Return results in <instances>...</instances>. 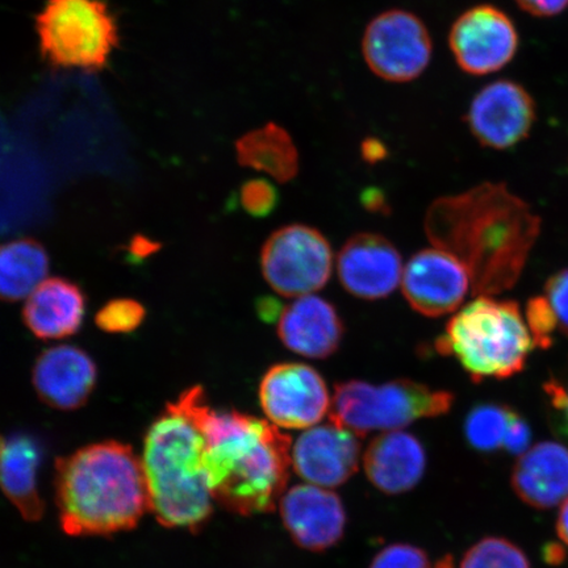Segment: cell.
I'll return each mask as SVG.
<instances>
[{"instance_id":"obj_1","label":"cell","mask_w":568,"mask_h":568,"mask_svg":"<svg viewBox=\"0 0 568 568\" xmlns=\"http://www.w3.org/2000/svg\"><path fill=\"white\" fill-rule=\"evenodd\" d=\"M539 229L536 213L503 183H483L438 199L425 216L426 236L465 266L479 296L515 286Z\"/></svg>"},{"instance_id":"obj_2","label":"cell","mask_w":568,"mask_h":568,"mask_svg":"<svg viewBox=\"0 0 568 568\" xmlns=\"http://www.w3.org/2000/svg\"><path fill=\"white\" fill-rule=\"evenodd\" d=\"M178 400L203 433V467L213 499L237 515L272 513L293 467L290 437L257 417L211 408L199 386Z\"/></svg>"},{"instance_id":"obj_3","label":"cell","mask_w":568,"mask_h":568,"mask_svg":"<svg viewBox=\"0 0 568 568\" xmlns=\"http://www.w3.org/2000/svg\"><path fill=\"white\" fill-rule=\"evenodd\" d=\"M54 488L61 528L73 537L131 530L151 510L141 458L119 442L91 444L57 460Z\"/></svg>"},{"instance_id":"obj_4","label":"cell","mask_w":568,"mask_h":568,"mask_svg":"<svg viewBox=\"0 0 568 568\" xmlns=\"http://www.w3.org/2000/svg\"><path fill=\"white\" fill-rule=\"evenodd\" d=\"M204 436L180 400L148 429L142 450L149 506L162 527L199 531L213 499L203 467Z\"/></svg>"},{"instance_id":"obj_5","label":"cell","mask_w":568,"mask_h":568,"mask_svg":"<svg viewBox=\"0 0 568 568\" xmlns=\"http://www.w3.org/2000/svg\"><path fill=\"white\" fill-rule=\"evenodd\" d=\"M536 344L518 304L478 296L446 325L436 349L457 358L473 381L506 379L523 371Z\"/></svg>"},{"instance_id":"obj_6","label":"cell","mask_w":568,"mask_h":568,"mask_svg":"<svg viewBox=\"0 0 568 568\" xmlns=\"http://www.w3.org/2000/svg\"><path fill=\"white\" fill-rule=\"evenodd\" d=\"M36 32L49 65L88 73L103 70L120 42L118 21L103 0H47Z\"/></svg>"},{"instance_id":"obj_7","label":"cell","mask_w":568,"mask_h":568,"mask_svg":"<svg viewBox=\"0 0 568 568\" xmlns=\"http://www.w3.org/2000/svg\"><path fill=\"white\" fill-rule=\"evenodd\" d=\"M453 402L447 390L432 389L408 379L381 386L362 381L343 382L333 396L331 423L355 436L400 430L420 418L446 414Z\"/></svg>"},{"instance_id":"obj_8","label":"cell","mask_w":568,"mask_h":568,"mask_svg":"<svg viewBox=\"0 0 568 568\" xmlns=\"http://www.w3.org/2000/svg\"><path fill=\"white\" fill-rule=\"evenodd\" d=\"M262 273L276 294L301 297L322 290L333 268L332 247L322 233L307 225L283 226L266 240Z\"/></svg>"},{"instance_id":"obj_9","label":"cell","mask_w":568,"mask_h":568,"mask_svg":"<svg viewBox=\"0 0 568 568\" xmlns=\"http://www.w3.org/2000/svg\"><path fill=\"white\" fill-rule=\"evenodd\" d=\"M362 55L381 80L407 83L429 67L433 41L424 21L406 10H387L367 24Z\"/></svg>"},{"instance_id":"obj_10","label":"cell","mask_w":568,"mask_h":568,"mask_svg":"<svg viewBox=\"0 0 568 568\" xmlns=\"http://www.w3.org/2000/svg\"><path fill=\"white\" fill-rule=\"evenodd\" d=\"M449 47L466 74L488 75L513 62L520 47V34L514 20L499 7L478 4L454 21Z\"/></svg>"},{"instance_id":"obj_11","label":"cell","mask_w":568,"mask_h":568,"mask_svg":"<svg viewBox=\"0 0 568 568\" xmlns=\"http://www.w3.org/2000/svg\"><path fill=\"white\" fill-rule=\"evenodd\" d=\"M260 403L268 420L283 429L314 428L332 408L323 376L297 362L268 368L261 381Z\"/></svg>"},{"instance_id":"obj_12","label":"cell","mask_w":568,"mask_h":568,"mask_svg":"<svg viewBox=\"0 0 568 568\" xmlns=\"http://www.w3.org/2000/svg\"><path fill=\"white\" fill-rule=\"evenodd\" d=\"M536 119L530 92L515 81L499 80L474 97L466 123L480 145L507 151L529 136Z\"/></svg>"},{"instance_id":"obj_13","label":"cell","mask_w":568,"mask_h":568,"mask_svg":"<svg viewBox=\"0 0 568 568\" xmlns=\"http://www.w3.org/2000/svg\"><path fill=\"white\" fill-rule=\"evenodd\" d=\"M470 287L465 266L442 248L416 253L403 270V294L424 316L439 317L457 311Z\"/></svg>"},{"instance_id":"obj_14","label":"cell","mask_w":568,"mask_h":568,"mask_svg":"<svg viewBox=\"0 0 568 568\" xmlns=\"http://www.w3.org/2000/svg\"><path fill=\"white\" fill-rule=\"evenodd\" d=\"M337 270L347 293L365 301L393 294L403 276L399 252L375 233H358L347 240L339 251Z\"/></svg>"},{"instance_id":"obj_15","label":"cell","mask_w":568,"mask_h":568,"mask_svg":"<svg viewBox=\"0 0 568 568\" xmlns=\"http://www.w3.org/2000/svg\"><path fill=\"white\" fill-rule=\"evenodd\" d=\"M291 459L294 471L308 485L335 488L357 473L361 443L335 424L314 426L296 439Z\"/></svg>"},{"instance_id":"obj_16","label":"cell","mask_w":568,"mask_h":568,"mask_svg":"<svg viewBox=\"0 0 568 568\" xmlns=\"http://www.w3.org/2000/svg\"><path fill=\"white\" fill-rule=\"evenodd\" d=\"M280 506L284 528L303 549L323 551L344 536L346 514L343 501L328 488L295 486L283 494Z\"/></svg>"},{"instance_id":"obj_17","label":"cell","mask_w":568,"mask_h":568,"mask_svg":"<svg viewBox=\"0 0 568 568\" xmlns=\"http://www.w3.org/2000/svg\"><path fill=\"white\" fill-rule=\"evenodd\" d=\"M32 381L42 403L59 410L84 406L94 393L98 368L90 355L77 346H57L40 355Z\"/></svg>"},{"instance_id":"obj_18","label":"cell","mask_w":568,"mask_h":568,"mask_svg":"<svg viewBox=\"0 0 568 568\" xmlns=\"http://www.w3.org/2000/svg\"><path fill=\"white\" fill-rule=\"evenodd\" d=\"M276 331L287 349L314 359L331 357L344 337L343 320L335 307L315 295L297 297L283 308Z\"/></svg>"},{"instance_id":"obj_19","label":"cell","mask_w":568,"mask_h":568,"mask_svg":"<svg viewBox=\"0 0 568 568\" xmlns=\"http://www.w3.org/2000/svg\"><path fill=\"white\" fill-rule=\"evenodd\" d=\"M44 450L38 438L27 433L0 435V489L26 521L36 523L45 515L39 488Z\"/></svg>"},{"instance_id":"obj_20","label":"cell","mask_w":568,"mask_h":568,"mask_svg":"<svg viewBox=\"0 0 568 568\" xmlns=\"http://www.w3.org/2000/svg\"><path fill=\"white\" fill-rule=\"evenodd\" d=\"M362 460L368 480L387 495H400L416 487L426 466L422 443L400 430L385 432L375 437Z\"/></svg>"},{"instance_id":"obj_21","label":"cell","mask_w":568,"mask_h":568,"mask_svg":"<svg viewBox=\"0 0 568 568\" xmlns=\"http://www.w3.org/2000/svg\"><path fill=\"white\" fill-rule=\"evenodd\" d=\"M515 493L528 506L548 509L568 499V449L541 443L518 456L513 473Z\"/></svg>"},{"instance_id":"obj_22","label":"cell","mask_w":568,"mask_h":568,"mask_svg":"<svg viewBox=\"0 0 568 568\" xmlns=\"http://www.w3.org/2000/svg\"><path fill=\"white\" fill-rule=\"evenodd\" d=\"M87 297L75 283L63 278L42 282L28 296L23 310L27 328L40 339H61L81 329Z\"/></svg>"},{"instance_id":"obj_23","label":"cell","mask_w":568,"mask_h":568,"mask_svg":"<svg viewBox=\"0 0 568 568\" xmlns=\"http://www.w3.org/2000/svg\"><path fill=\"white\" fill-rule=\"evenodd\" d=\"M241 166L257 170L281 183L300 173V153L291 134L276 123L247 132L236 141Z\"/></svg>"},{"instance_id":"obj_24","label":"cell","mask_w":568,"mask_h":568,"mask_svg":"<svg viewBox=\"0 0 568 568\" xmlns=\"http://www.w3.org/2000/svg\"><path fill=\"white\" fill-rule=\"evenodd\" d=\"M49 272L45 247L33 239L0 245V301L19 302L44 282Z\"/></svg>"},{"instance_id":"obj_25","label":"cell","mask_w":568,"mask_h":568,"mask_svg":"<svg viewBox=\"0 0 568 568\" xmlns=\"http://www.w3.org/2000/svg\"><path fill=\"white\" fill-rule=\"evenodd\" d=\"M515 410L497 404L473 408L465 423V435L474 449L491 453L501 449Z\"/></svg>"},{"instance_id":"obj_26","label":"cell","mask_w":568,"mask_h":568,"mask_svg":"<svg viewBox=\"0 0 568 568\" xmlns=\"http://www.w3.org/2000/svg\"><path fill=\"white\" fill-rule=\"evenodd\" d=\"M460 568H530L527 557L514 544L503 538H485L473 546Z\"/></svg>"},{"instance_id":"obj_27","label":"cell","mask_w":568,"mask_h":568,"mask_svg":"<svg viewBox=\"0 0 568 568\" xmlns=\"http://www.w3.org/2000/svg\"><path fill=\"white\" fill-rule=\"evenodd\" d=\"M146 316V311L136 301L118 300L106 303L98 312L95 323L106 333H130L136 331Z\"/></svg>"},{"instance_id":"obj_28","label":"cell","mask_w":568,"mask_h":568,"mask_svg":"<svg viewBox=\"0 0 568 568\" xmlns=\"http://www.w3.org/2000/svg\"><path fill=\"white\" fill-rule=\"evenodd\" d=\"M371 568H454L449 558L432 567L428 556L415 546L396 544L387 546L373 560Z\"/></svg>"},{"instance_id":"obj_29","label":"cell","mask_w":568,"mask_h":568,"mask_svg":"<svg viewBox=\"0 0 568 568\" xmlns=\"http://www.w3.org/2000/svg\"><path fill=\"white\" fill-rule=\"evenodd\" d=\"M240 202L243 209L254 217L272 215L280 203L278 191L272 182L252 180L243 184L240 191Z\"/></svg>"},{"instance_id":"obj_30","label":"cell","mask_w":568,"mask_h":568,"mask_svg":"<svg viewBox=\"0 0 568 568\" xmlns=\"http://www.w3.org/2000/svg\"><path fill=\"white\" fill-rule=\"evenodd\" d=\"M525 318L529 326L536 347L548 349L552 344L554 332L557 328L556 316L545 296H536L529 301L525 310Z\"/></svg>"},{"instance_id":"obj_31","label":"cell","mask_w":568,"mask_h":568,"mask_svg":"<svg viewBox=\"0 0 568 568\" xmlns=\"http://www.w3.org/2000/svg\"><path fill=\"white\" fill-rule=\"evenodd\" d=\"M544 296L556 316L558 331L568 337V268L551 276Z\"/></svg>"},{"instance_id":"obj_32","label":"cell","mask_w":568,"mask_h":568,"mask_svg":"<svg viewBox=\"0 0 568 568\" xmlns=\"http://www.w3.org/2000/svg\"><path fill=\"white\" fill-rule=\"evenodd\" d=\"M554 414H556L558 428L568 437V383L551 379L545 385Z\"/></svg>"},{"instance_id":"obj_33","label":"cell","mask_w":568,"mask_h":568,"mask_svg":"<svg viewBox=\"0 0 568 568\" xmlns=\"http://www.w3.org/2000/svg\"><path fill=\"white\" fill-rule=\"evenodd\" d=\"M530 439L531 433L528 423L515 412L513 418H510L504 449L510 454L521 456L523 453L528 450Z\"/></svg>"},{"instance_id":"obj_34","label":"cell","mask_w":568,"mask_h":568,"mask_svg":"<svg viewBox=\"0 0 568 568\" xmlns=\"http://www.w3.org/2000/svg\"><path fill=\"white\" fill-rule=\"evenodd\" d=\"M524 12L536 18H554L568 9V0H515Z\"/></svg>"},{"instance_id":"obj_35","label":"cell","mask_w":568,"mask_h":568,"mask_svg":"<svg viewBox=\"0 0 568 568\" xmlns=\"http://www.w3.org/2000/svg\"><path fill=\"white\" fill-rule=\"evenodd\" d=\"M362 158L368 163H376L387 158L388 151L379 139L367 138L361 145Z\"/></svg>"},{"instance_id":"obj_36","label":"cell","mask_w":568,"mask_h":568,"mask_svg":"<svg viewBox=\"0 0 568 568\" xmlns=\"http://www.w3.org/2000/svg\"><path fill=\"white\" fill-rule=\"evenodd\" d=\"M282 310L281 303L273 300V297H264L258 304V314L266 323H273L274 320H278Z\"/></svg>"},{"instance_id":"obj_37","label":"cell","mask_w":568,"mask_h":568,"mask_svg":"<svg viewBox=\"0 0 568 568\" xmlns=\"http://www.w3.org/2000/svg\"><path fill=\"white\" fill-rule=\"evenodd\" d=\"M362 202L366 204L367 210L372 211H382L385 209L386 202L385 197L382 196L379 190H367L364 195H362Z\"/></svg>"},{"instance_id":"obj_38","label":"cell","mask_w":568,"mask_h":568,"mask_svg":"<svg viewBox=\"0 0 568 568\" xmlns=\"http://www.w3.org/2000/svg\"><path fill=\"white\" fill-rule=\"evenodd\" d=\"M557 531L562 541L568 545V499L564 501L558 516Z\"/></svg>"},{"instance_id":"obj_39","label":"cell","mask_w":568,"mask_h":568,"mask_svg":"<svg viewBox=\"0 0 568 568\" xmlns=\"http://www.w3.org/2000/svg\"><path fill=\"white\" fill-rule=\"evenodd\" d=\"M566 554L560 546L556 544H551L548 546V548L545 549L544 558L546 559V562H549L551 565H559L565 559Z\"/></svg>"}]
</instances>
